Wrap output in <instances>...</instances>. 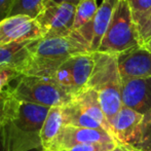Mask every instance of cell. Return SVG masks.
Instances as JSON below:
<instances>
[{
	"label": "cell",
	"instance_id": "obj_1",
	"mask_svg": "<svg viewBox=\"0 0 151 151\" xmlns=\"http://www.w3.org/2000/svg\"><path fill=\"white\" fill-rule=\"evenodd\" d=\"M29 60L22 75L50 78L63 63L76 55L91 52V45L77 32L67 36L42 37L28 44Z\"/></svg>",
	"mask_w": 151,
	"mask_h": 151
},
{
	"label": "cell",
	"instance_id": "obj_2",
	"mask_svg": "<svg viewBox=\"0 0 151 151\" xmlns=\"http://www.w3.org/2000/svg\"><path fill=\"white\" fill-rule=\"evenodd\" d=\"M93 55L95 67L86 88L98 93L102 109L111 124L122 108V81L118 71L117 56L100 52H95Z\"/></svg>",
	"mask_w": 151,
	"mask_h": 151
},
{
	"label": "cell",
	"instance_id": "obj_3",
	"mask_svg": "<svg viewBox=\"0 0 151 151\" xmlns=\"http://www.w3.org/2000/svg\"><path fill=\"white\" fill-rule=\"evenodd\" d=\"M142 45L127 0H119L98 52L118 55Z\"/></svg>",
	"mask_w": 151,
	"mask_h": 151
},
{
	"label": "cell",
	"instance_id": "obj_4",
	"mask_svg": "<svg viewBox=\"0 0 151 151\" xmlns=\"http://www.w3.org/2000/svg\"><path fill=\"white\" fill-rule=\"evenodd\" d=\"M12 91L18 101L50 108L63 107L73 100L71 95L50 78L22 75Z\"/></svg>",
	"mask_w": 151,
	"mask_h": 151
},
{
	"label": "cell",
	"instance_id": "obj_5",
	"mask_svg": "<svg viewBox=\"0 0 151 151\" xmlns=\"http://www.w3.org/2000/svg\"><path fill=\"white\" fill-rule=\"evenodd\" d=\"M93 67V52L76 55L62 64L50 79L74 98L86 88Z\"/></svg>",
	"mask_w": 151,
	"mask_h": 151
},
{
	"label": "cell",
	"instance_id": "obj_6",
	"mask_svg": "<svg viewBox=\"0 0 151 151\" xmlns=\"http://www.w3.org/2000/svg\"><path fill=\"white\" fill-rule=\"evenodd\" d=\"M76 5L50 1L35 19L43 32V37L67 36L73 33Z\"/></svg>",
	"mask_w": 151,
	"mask_h": 151
},
{
	"label": "cell",
	"instance_id": "obj_7",
	"mask_svg": "<svg viewBox=\"0 0 151 151\" xmlns=\"http://www.w3.org/2000/svg\"><path fill=\"white\" fill-rule=\"evenodd\" d=\"M42 37L43 32L35 19L26 16H14L0 22V45L34 41Z\"/></svg>",
	"mask_w": 151,
	"mask_h": 151
},
{
	"label": "cell",
	"instance_id": "obj_8",
	"mask_svg": "<svg viewBox=\"0 0 151 151\" xmlns=\"http://www.w3.org/2000/svg\"><path fill=\"white\" fill-rule=\"evenodd\" d=\"M117 143L112 136L103 129L64 125L59 136L50 147V151L69 149L74 146L93 143ZM118 144V143H117Z\"/></svg>",
	"mask_w": 151,
	"mask_h": 151
},
{
	"label": "cell",
	"instance_id": "obj_9",
	"mask_svg": "<svg viewBox=\"0 0 151 151\" xmlns=\"http://www.w3.org/2000/svg\"><path fill=\"white\" fill-rule=\"evenodd\" d=\"M121 81L151 77V52L140 45L117 56Z\"/></svg>",
	"mask_w": 151,
	"mask_h": 151
},
{
	"label": "cell",
	"instance_id": "obj_10",
	"mask_svg": "<svg viewBox=\"0 0 151 151\" xmlns=\"http://www.w3.org/2000/svg\"><path fill=\"white\" fill-rule=\"evenodd\" d=\"M144 115L122 106L111 122L114 137L119 145L131 146L136 149L140 140V129Z\"/></svg>",
	"mask_w": 151,
	"mask_h": 151
},
{
	"label": "cell",
	"instance_id": "obj_11",
	"mask_svg": "<svg viewBox=\"0 0 151 151\" xmlns=\"http://www.w3.org/2000/svg\"><path fill=\"white\" fill-rule=\"evenodd\" d=\"M122 106L146 115L151 111V77L122 81Z\"/></svg>",
	"mask_w": 151,
	"mask_h": 151
},
{
	"label": "cell",
	"instance_id": "obj_12",
	"mask_svg": "<svg viewBox=\"0 0 151 151\" xmlns=\"http://www.w3.org/2000/svg\"><path fill=\"white\" fill-rule=\"evenodd\" d=\"M50 109V107L37 104L20 102L16 116L12 120L25 133L40 136V132Z\"/></svg>",
	"mask_w": 151,
	"mask_h": 151
},
{
	"label": "cell",
	"instance_id": "obj_13",
	"mask_svg": "<svg viewBox=\"0 0 151 151\" xmlns=\"http://www.w3.org/2000/svg\"><path fill=\"white\" fill-rule=\"evenodd\" d=\"M0 144L4 151H30L40 148L43 150L40 136L25 133L12 120L8 121L2 129Z\"/></svg>",
	"mask_w": 151,
	"mask_h": 151
},
{
	"label": "cell",
	"instance_id": "obj_14",
	"mask_svg": "<svg viewBox=\"0 0 151 151\" xmlns=\"http://www.w3.org/2000/svg\"><path fill=\"white\" fill-rule=\"evenodd\" d=\"M73 99L75 100L76 103L80 106V108L88 115H90L93 119H95L97 122H99L102 125V127L104 129V131L107 132L115 140L113 129H112L111 124L108 121L103 109H102V106L100 104L99 96H98L97 91L91 88H86L82 91H80Z\"/></svg>",
	"mask_w": 151,
	"mask_h": 151
},
{
	"label": "cell",
	"instance_id": "obj_15",
	"mask_svg": "<svg viewBox=\"0 0 151 151\" xmlns=\"http://www.w3.org/2000/svg\"><path fill=\"white\" fill-rule=\"evenodd\" d=\"M119 0H103L93 21V40H91V52H98L104 35L107 31L112 17L115 12Z\"/></svg>",
	"mask_w": 151,
	"mask_h": 151
},
{
	"label": "cell",
	"instance_id": "obj_16",
	"mask_svg": "<svg viewBox=\"0 0 151 151\" xmlns=\"http://www.w3.org/2000/svg\"><path fill=\"white\" fill-rule=\"evenodd\" d=\"M27 42L1 44L0 45V69L14 68L22 74L23 69L29 60V50Z\"/></svg>",
	"mask_w": 151,
	"mask_h": 151
},
{
	"label": "cell",
	"instance_id": "obj_17",
	"mask_svg": "<svg viewBox=\"0 0 151 151\" xmlns=\"http://www.w3.org/2000/svg\"><path fill=\"white\" fill-rule=\"evenodd\" d=\"M63 127L64 118L62 107H52L40 132V139L43 150L50 149Z\"/></svg>",
	"mask_w": 151,
	"mask_h": 151
},
{
	"label": "cell",
	"instance_id": "obj_18",
	"mask_svg": "<svg viewBox=\"0 0 151 151\" xmlns=\"http://www.w3.org/2000/svg\"><path fill=\"white\" fill-rule=\"evenodd\" d=\"M64 118V125H72L77 127H88V129H103L102 125L97 122L90 115L86 113L76 103L75 100H72L70 103L62 107ZM106 132V131H105Z\"/></svg>",
	"mask_w": 151,
	"mask_h": 151
},
{
	"label": "cell",
	"instance_id": "obj_19",
	"mask_svg": "<svg viewBox=\"0 0 151 151\" xmlns=\"http://www.w3.org/2000/svg\"><path fill=\"white\" fill-rule=\"evenodd\" d=\"M50 1L52 0H16L8 17L26 16L36 19Z\"/></svg>",
	"mask_w": 151,
	"mask_h": 151
},
{
	"label": "cell",
	"instance_id": "obj_20",
	"mask_svg": "<svg viewBox=\"0 0 151 151\" xmlns=\"http://www.w3.org/2000/svg\"><path fill=\"white\" fill-rule=\"evenodd\" d=\"M19 103L10 86L0 93V134L4 125L16 116Z\"/></svg>",
	"mask_w": 151,
	"mask_h": 151
},
{
	"label": "cell",
	"instance_id": "obj_21",
	"mask_svg": "<svg viewBox=\"0 0 151 151\" xmlns=\"http://www.w3.org/2000/svg\"><path fill=\"white\" fill-rule=\"evenodd\" d=\"M97 0H81L76 6L73 31H78L84 26L91 24L98 12Z\"/></svg>",
	"mask_w": 151,
	"mask_h": 151
},
{
	"label": "cell",
	"instance_id": "obj_22",
	"mask_svg": "<svg viewBox=\"0 0 151 151\" xmlns=\"http://www.w3.org/2000/svg\"><path fill=\"white\" fill-rule=\"evenodd\" d=\"M137 28L151 14V0H127Z\"/></svg>",
	"mask_w": 151,
	"mask_h": 151
},
{
	"label": "cell",
	"instance_id": "obj_23",
	"mask_svg": "<svg viewBox=\"0 0 151 151\" xmlns=\"http://www.w3.org/2000/svg\"><path fill=\"white\" fill-rule=\"evenodd\" d=\"M151 146V111L144 115L140 129V140L136 149L143 150Z\"/></svg>",
	"mask_w": 151,
	"mask_h": 151
},
{
	"label": "cell",
	"instance_id": "obj_24",
	"mask_svg": "<svg viewBox=\"0 0 151 151\" xmlns=\"http://www.w3.org/2000/svg\"><path fill=\"white\" fill-rule=\"evenodd\" d=\"M22 76L20 71L14 68H1L0 69V93L9 88V84Z\"/></svg>",
	"mask_w": 151,
	"mask_h": 151
},
{
	"label": "cell",
	"instance_id": "obj_25",
	"mask_svg": "<svg viewBox=\"0 0 151 151\" xmlns=\"http://www.w3.org/2000/svg\"><path fill=\"white\" fill-rule=\"evenodd\" d=\"M119 144L117 143H93V144H82V145L74 146L69 149L57 150V151H110Z\"/></svg>",
	"mask_w": 151,
	"mask_h": 151
},
{
	"label": "cell",
	"instance_id": "obj_26",
	"mask_svg": "<svg viewBox=\"0 0 151 151\" xmlns=\"http://www.w3.org/2000/svg\"><path fill=\"white\" fill-rule=\"evenodd\" d=\"M138 32H139V37H140L141 44L145 43V42L151 37V14L147 17V19L138 27Z\"/></svg>",
	"mask_w": 151,
	"mask_h": 151
},
{
	"label": "cell",
	"instance_id": "obj_27",
	"mask_svg": "<svg viewBox=\"0 0 151 151\" xmlns=\"http://www.w3.org/2000/svg\"><path fill=\"white\" fill-rule=\"evenodd\" d=\"M14 1L16 0H0V22L8 17Z\"/></svg>",
	"mask_w": 151,
	"mask_h": 151
},
{
	"label": "cell",
	"instance_id": "obj_28",
	"mask_svg": "<svg viewBox=\"0 0 151 151\" xmlns=\"http://www.w3.org/2000/svg\"><path fill=\"white\" fill-rule=\"evenodd\" d=\"M135 148L131 147V146H125V145H117L114 149L110 151H133Z\"/></svg>",
	"mask_w": 151,
	"mask_h": 151
},
{
	"label": "cell",
	"instance_id": "obj_29",
	"mask_svg": "<svg viewBox=\"0 0 151 151\" xmlns=\"http://www.w3.org/2000/svg\"><path fill=\"white\" fill-rule=\"evenodd\" d=\"M52 1L56 2V3H70V4H74V5L77 6L81 0H52Z\"/></svg>",
	"mask_w": 151,
	"mask_h": 151
},
{
	"label": "cell",
	"instance_id": "obj_30",
	"mask_svg": "<svg viewBox=\"0 0 151 151\" xmlns=\"http://www.w3.org/2000/svg\"><path fill=\"white\" fill-rule=\"evenodd\" d=\"M142 46H144V47H145L146 50H149V52H151V37L147 40V41L145 42V43L142 44Z\"/></svg>",
	"mask_w": 151,
	"mask_h": 151
},
{
	"label": "cell",
	"instance_id": "obj_31",
	"mask_svg": "<svg viewBox=\"0 0 151 151\" xmlns=\"http://www.w3.org/2000/svg\"><path fill=\"white\" fill-rule=\"evenodd\" d=\"M140 151H151V146H149V147H147V148H145V149H143V150H140Z\"/></svg>",
	"mask_w": 151,
	"mask_h": 151
},
{
	"label": "cell",
	"instance_id": "obj_32",
	"mask_svg": "<svg viewBox=\"0 0 151 151\" xmlns=\"http://www.w3.org/2000/svg\"><path fill=\"white\" fill-rule=\"evenodd\" d=\"M0 151H4L3 148H2V146H1V144H0Z\"/></svg>",
	"mask_w": 151,
	"mask_h": 151
},
{
	"label": "cell",
	"instance_id": "obj_33",
	"mask_svg": "<svg viewBox=\"0 0 151 151\" xmlns=\"http://www.w3.org/2000/svg\"><path fill=\"white\" fill-rule=\"evenodd\" d=\"M133 151H140V150H138V149H134Z\"/></svg>",
	"mask_w": 151,
	"mask_h": 151
},
{
	"label": "cell",
	"instance_id": "obj_34",
	"mask_svg": "<svg viewBox=\"0 0 151 151\" xmlns=\"http://www.w3.org/2000/svg\"><path fill=\"white\" fill-rule=\"evenodd\" d=\"M42 151H50V150H48V149H46V150H42Z\"/></svg>",
	"mask_w": 151,
	"mask_h": 151
},
{
	"label": "cell",
	"instance_id": "obj_35",
	"mask_svg": "<svg viewBox=\"0 0 151 151\" xmlns=\"http://www.w3.org/2000/svg\"><path fill=\"white\" fill-rule=\"evenodd\" d=\"M102 1H103V0H102Z\"/></svg>",
	"mask_w": 151,
	"mask_h": 151
}]
</instances>
